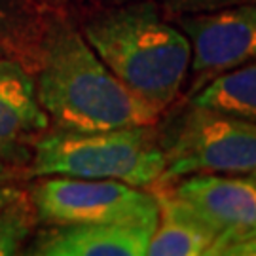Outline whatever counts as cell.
<instances>
[{
  "mask_svg": "<svg viewBox=\"0 0 256 256\" xmlns=\"http://www.w3.org/2000/svg\"><path fill=\"white\" fill-rule=\"evenodd\" d=\"M212 230L216 256L222 247L256 236V178L198 173L165 184Z\"/></svg>",
  "mask_w": 256,
  "mask_h": 256,
  "instance_id": "obj_6",
  "label": "cell"
},
{
  "mask_svg": "<svg viewBox=\"0 0 256 256\" xmlns=\"http://www.w3.org/2000/svg\"><path fill=\"white\" fill-rule=\"evenodd\" d=\"M216 256H256V236L243 239V241L230 243V245L220 248Z\"/></svg>",
  "mask_w": 256,
  "mask_h": 256,
  "instance_id": "obj_15",
  "label": "cell"
},
{
  "mask_svg": "<svg viewBox=\"0 0 256 256\" xmlns=\"http://www.w3.org/2000/svg\"><path fill=\"white\" fill-rule=\"evenodd\" d=\"M250 176H252V178H256V173H250Z\"/></svg>",
  "mask_w": 256,
  "mask_h": 256,
  "instance_id": "obj_17",
  "label": "cell"
},
{
  "mask_svg": "<svg viewBox=\"0 0 256 256\" xmlns=\"http://www.w3.org/2000/svg\"><path fill=\"white\" fill-rule=\"evenodd\" d=\"M158 222L50 224L28 247L40 256H144Z\"/></svg>",
  "mask_w": 256,
  "mask_h": 256,
  "instance_id": "obj_9",
  "label": "cell"
},
{
  "mask_svg": "<svg viewBox=\"0 0 256 256\" xmlns=\"http://www.w3.org/2000/svg\"><path fill=\"white\" fill-rule=\"evenodd\" d=\"M178 27L190 42L198 74L226 72L256 57V4L180 14Z\"/></svg>",
  "mask_w": 256,
  "mask_h": 256,
  "instance_id": "obj_7",
  "label": "cell"
},
{
  "mask_svg": "<svg viewBox=\"0 0 256 256\" xmlns=\"http://www.w3.org/2000/svg\"><path fill=\"white\" fill-rule=\"evenodd\" d=\"M36 95L55 129H104L156 126L162 110L120 82L66 23L48 30L40 50Z\"/></svg>",
  "mask_w": 256,
  "mask_h": 256,
  "instance_id": "obj_1",
  "label": "cell"
},
{
  "mask_svg": "<svg viewBox=\"0 0 256 256\" xmlns=\"http://www.w3.org/2000/svg\"><path fill=\"white\" fill-rule=\"evenodd\" d=\"M38 220L44 224L158 222L154 192L120 180L40 176L28 190Z\"/></svg>",
  "mask_w": 256,
  "mask_h": 256,
  "instance_id": "obj_5",
  "label": "cell"
},
{
  "mask_svg": "<svg viewBox=\"0 0 256 256\" xmlns=\"http://www.w3.org/2000/svg\"><path fill=\"white\" fill-rule=\"evenodd\" d=\"M106 2H110V4H126V2H133V0H106Z\"/></svg>",
  "mask_w": 256,
  "mask_h": 256,
  "instance_id": "obj_16",
  "label": "cell"
},
{
  "mask_svg": "<svg viewBox=\"0 0 256 256\" xmlns=\"http://www.w3.org/2000/svg\"><path fill=\"white\" fill-rule=\"evenodd\" d=\"M165 8L171 14H196V12H214L220 8L239 6V4H256V0H164Z\"/></svg>",
  "mask_w": 256,
  "mask_h": 256,
  "instance_id": "obj_14",
  "label": "cell"
},
{
  "mask_svg": "<svg viewBox=\"0 0 256 256\" xmlns=\"http://www.w3.org/2000/svg\"><path fill=\"white\" fill-rule=\"evenodd\" d=\"M192 104L256 124V61L214 76Z\"/></svg>",
  "mask_w": 256,
  "mask_h": 256,
  "instance_id": "obj_11",
  "label": "cell"
},
{
  "mask_svg": "<svg viewBox=\"0 0 256 256\" xmlns=\"http://www.w3.org/2000/svg\"><path fill=\"white\" fill-rule=\"evenodd\" d=\"M36 210L27 196L0 210V256L18 254L27 245L36 224Z\"/></svg>",
  "mask_w": 256,
  "mask_h": 256,
  "instance_id": "obj_12",
  "label": "cell"
},
{
  "mask_svg": "<svg viewBox=\"0 0 256 256\" xmlns=\"http://www.w3.org/2000/svg\"><path fill=\"white\" fill-rule=\"evenodd\" d=\"M27 192L21 188V174L18 165L0 162V210L21 200Z\"/></svg>",
  "mask_w": 256,
  "mask_h": 256,
  "instance_id": "obj_13",
  "label": "cell"
},
{
  "mask_svg": "<svg viewBox=\"0 0 256 256\" xmlns=\"http://www.w3.org/2000/svg\"><path fill=\"white\" fill-rule=\"evenodd\" d=\"M48 126L32 76L16 61L0 59V162L18 167L30 164Z\"/></svg>",
  "mask_w": 256,
  "mask_h": 256,
  "instance_id": "obj_8",
  "label": "cell"
},
{
  "mask_svg": "<svg viewBox=\"0 0 256 256\" xmlns=\"http://www.w3.org/2000/svg\"><path fill=\"white\" fill-rule=\"evenodd\" d=\"M162 140L165 171L156 186L198 173H256V124L190 104Z\"/></svg>",
  "mask_w": 256,
  "mask_h": 256,
  "instance_id": "obj_4",
  "label": "cell"
},
{
  "mask_svg": "<svg viewBox=\"0 0 256 256\" xmlns=\"http://www.w3.org/2000/svg\"><path fill=\"white\" fill-rule=\"evenodd\" d=\"M34 176L120 180L152 188L165 171V156L154 126L104 131H46L30 160Z\"/></svg>",
  "mask_w": 256,
  "mask_h": 256,
  "instance_id": "obj_3",
  "label": "cell"
},
{
  "mask_svg": "<svg viewBox=\"0 0 256 256\" xmlns=\"http://www.w3.org/2000/svg\"><path fill=\"white\" fill-rule=\"evenodd\" d=\"M84 38L120 82L164 112L176 99L192 61L180 28L150 0L116 4L84 25Z\"/></svg>",
  "mask_w": 256,
  "mask_h": 256,
  "instance_id": "obj_2",
  "label": "cell"
},
{
  "mask_svg": "<svg viewBox=\"0 0 256 256\" xmlns=\"http://www.w3.org/2000/svg\"><path fill=\"white\" fill-rule=\"evenodd\" d=\"M158 224L148 243L150 256H209L214 234L192 207L178 200L167 186H156Z\"/></svg>",
  "mask_w": 256,
  "mask_h": 256,
  "instance_id": "obj_10",
  "label": "cell"
}]
</instances>
